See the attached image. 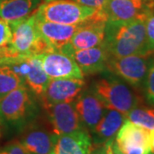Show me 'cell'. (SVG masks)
<instances>
[{
  "mask_svg": "<svg viewBox=\"0 0 154 154\" xmlns=\"http://www.w3.org/2000/svg\"><path fill=\"white\" fill-rule=\"evenodd\" d=\"M104 45L111 57L150 54L146 36V20L105 23Z\"/></svg>",
  "mask_w": 154,
  "mask_h": 154,
  "instance_id": "cell-1",
  "label": "cell"
},
{
  "mask_svg": "<svg viewBox=\"0 0 154 154\" xmlns=\"http://www.w3.org/2000/svg\"><path fill=\"white\" fill-rule=\"evenodd\" d=\"M89 90L106 108L117 110L125 116L140 103V97L131 86L108 71L102 73L101 76L94 80Z\"/></svg>",
  "mask_w": 154,
  "mask_h": 154,
  "instance_id": "cell-2",
  "label": "cell"
},
{
  "mask_svg": "<svg viewBox=\"0 0 154 154\" xmlns=\"http://www.w3.org/2000/svg\"><path fill=\"white\" fill-rule=\"evenodd\" d=\"M36 96L26 86L13 90L0 99V119L11 126L24 129L38 117Z\"/></svg>",
  "mask_w": 154,
  "mask_h": 154,
  "instance_id": "cell-3",
  "label": "cell"
},
{
  "mask_svg": "<svg viewBox=\"0 0 154 154\" xmlns=\"http://www.w3.org/2000/svg\"><path fill=\"white\" fill-rule=\"evenodd\" d=\"M10 25L12 38L9 47L13 57L38 56L53 51L38 32L34 12L27 18Z\"/></svg>",
  "mask_w": 154,
  "mask_h": 154,
  "instance_id": "cell-4",
  "label": "cell"
},
{
  "mask_svg": "<svg viewBox=\"0 0 154 154\" xmlns=\"http://www.w3.org/2000/svg\"><path fill=\"white\" fill-rule=\"evenodd\" d=\"M34 13L38 20L75 25L89 21L97 11L74 0H53L40 4Z\"/></svg>",
  "mask_w": 154,
  "mask_h": 154,
  "instance_id": "cell-5",
  "label": "cell"
},
{
  "mask_svg": "<svg viewBox=\"0 0 154 154\" xmlns=\"http://www.w3.org/2000/svg\"><path fill=\"white\" fill-rule=\"evenodd\" d=\"M152 56L134 54L121 57L110 56L106 69L132 88H140L144 86Z\"/></svg>",
  "mask_w": 154,
  "mask_h": 154,
  "instance_id": "cell-6",
  "label": "cell"
},
{
  "mask_svg": "<svg viewBox=\"0 0 154 154\" xmlns=\"http://www.w3.org/2000/svg\"><path fill=\"white\" fill-rule=\"evenodd\" d=\"M3 62L10 64L29 91L40 99L50 78L43 69L37 56H19L7 58Z\"/></svg>",
  "mask_w": 154,
  "mask_h": 154,
  "instance_id": "cell-7",
  "label": "cell"
},
{
  "mask_svg": "<svg viewBox=\"0 0 154 154\" xmlns=\"http://www.w3.org/2000/svg\"><path fill=\"white\" fill-rule=\"evenodd\" d=\"M151 133L126 119L112 140L114 153L149 154Z\"/></svg>",
  "mask_w": 154,
  "mask_h": 154,
  "instance_id": "cell-8",
  "label": "cell"
},
{
  "mask_svg": "<svg viewBox=\"0 0 154 154\" xmlns=\"http://www.w3.org/2000/svg\"><path fill=\"white\" fill-rule=\"evenodd\" d=\"M106 22L107 17L105 13L97 11L92 19L82 24L69 44L62 49L61 52L64 53L68 50L80 51L89 49L103 44Z\"/></svg>",
  "mask_w": 154,
  "mask_h": 154,
  "instance_id": "cell-9",
  "label": "cell"
},
{
  "mask_svg": "<svg viewBox=\"0 0 154 154\" xmlns=\"http://www.w3.org/2000/svg\"><path fill=\"white\" fill-rule=\"evenodd\" d=\"M154 11V0H107L105 12L107 21L126 22L146 20Z\"/></svg>",
  "mask_w": 154,
  "mask_h": 154,
  "instance_id": "cell-10",
  "label": "cell"
},
{
  "mask_svg": "<svg viewBox=\"0 0 154 154\" xmlns=\"http://www.w3.org/2000/svg\"><path fill=\"white\" fill-rule=\"evenodd\" d=\"M43 109L52 128V133L61 135L86 129L78 116L74 102L58 103L45 106Z\"/></svg>",
  "mask_w": 154,
  "mask_h": 154,
  "instance_id": "cell-11",
  "label": "cell"
},
{
  "mask_svg": "<svg viewBox=\"0 0 154 154\" xmlns=\"http://www.w3.org/2000/svg\"><path fill=\"white\" fill-rule=\"evenodd\" d=\"M37 57L50 79H83L82 70L68 54L52 51Z\"/></svg>",
  "mask_w": 154,
  "mask_h": 154,
  "instance_id": "cell-12",
  "label": "cell"
},
{
  "mask_svg": "<svg viewBox=\"0 0 154 154\" xmlns=\"http://www.w3.org/2000/svg\"><path fill=\"white\" fill-rule=\"evenodd\" d=\"M83 79H50L40 97L42 107L58 103L74 102L83 91Z\"/></svg>",
  "mask_w": 154,
  "mask_h": 154,
  "instance_id": "cell-13",
  "label": "cell"
},
{
  "mask_svg": "<svg viewBox=\"0 0 154 154\" xmlns=\"http://www.w3.org/2000/svg\"><path fill=\"white\" fill-rule=\"evenodd\" d=\"M64 53L75 60L83 75L102 74L107 71L106 65L110 55L104 44L80 51L68 50Z\"/></svg>",
  "mask_w": 154,
  "mask_h": 154,
  "instance_id": "cell-14",
  "label": "cell"
},
{
  "mask_svg": "<svg viewBox=\"0 0 154 154\" xmlns=\"http://www.w3.org/2000/svg\"><path fill=\"white\" fill-rule=\"evenodd\" d=\"M80 120L88 132H92L106 110V106L89 89L82 91L74 101Z\"/></svg>",
  "mask_w": 154,
  "mask_h": 154,
  "instance_id": "cell-15",
  "label": "cell"
},
{
  "mask_svg": "<svg viewBox=\"0 0 154 154\" xmlns=\"http://www.w3.org/2000/svg\"><path fill=\"white\" fill-rule=\"evenodd\" d=\"M19 142L28 154H50L53 151L56 134L33 122L25 128Z\"/></svg>",
  "mask_w": 154,
  "mask_h": 154,
  "instance_id": "cell-16",
  "label": "cell"
},
{
  "mask_svg": "<svg viewBox=\"0 0 154 154\" xmlns=\"http://www.w3.org/2000/svg\"><path fill=\"white\" fill-rule=\"evenodd\" d=\"M82 24V23L66 25L36 19V26L39 33L47 41L51 48L57 51H61L64 46L69 44Z\"/></svg>",
  "mask_w": 154,
  "mask_h": 154,
  "instance_id": "cell-17",
  "label": "cell"
},
{
  "mask_svg": "<svg viewBox=\"0 0 154 154\" xmlns=\"http://www.w3.org/2000/svg\"><path fill=\"white\" fill-rule=\"evenodd\" d=\"M93 140L87 129L56 135L55 154H92Z\"/></svg>",
  "mask_w": 154,
  "mask_h": 154,
  "instance_id": "cell-18",
  "label": "cell"
},
{
  "mask_svg": "<svg viewBox=\"0 0 154 154\" xmlns=\"http://www.w3.org/2000/svg\"><path fill=\"white\" fill-rule=\"evenodd\" d=\"M125 120L126 116L117 110L107 108L99 123L91 132L94 146H101L113 140Z\"/></svg>",
  "mask_w": 154,
  "mask_h": 154,
  "instance_id": "cell-19",
  "label": "cell"
},
{
  "mask_svg": "<svg viewBox=\"0 0 154 154\" xmlns=\"http://www.w3.org/2000/svg\"><path fill=\"white\" fill-rule=\"evenodd\" d=\"M41 0H0V17L10 24L32 15Z\"/></svg>",
  "mask_w": 154,
  "mask_h": 154,
  "instance_id": "cell-20",
  "label": "cell"
},
{
  "mask_svg": "<svg viewBox=\"0 0 154 154\" xmlns=\"http://www.w3.org/2000/svg\"><path fill=\"white\" fill-rule=\"evenodd\" d=\"M22 86L25 85L11 65L0 61V99Z\"/></svg>",
  "mask_w": 154,
  "mask_h": 154,
  "instance_id": "cell-21",
  "label": "cell"
},
{
  "mask_svg": "<svg viewBox=\"0 0 154 154\" xmlns=\"http://www.w3.org/2000/svg\"><path fill=\"white\" fill-rule=\"evenodd\" d=\"M126 119L147 129L154 130V107L138 105L126 115Z\"/></svg>",
  "mask_w": 154,
  "mask_h": 154,
  "instance_id": "cell-22",
  "label": "cell"
},
{
  "mask_svg": "<svg viewBox=\"0 0 154 154\" xmlns=\"http://www.w3.org/2000/svg\"><path fill=\"white\" fill-rule=\"evenodd\" d=\"M143 87L145 89L146 99L151 105H154V55L150 62L148 71Z\"/></svg>",
  "mask_w": 154,
  "mask_h": 154,
  "instance_id": "cell-23",
  "label": "cell"
},
{
  "mask_svg": "<svg viewBox=\"0 0 154 154\" xmlns=\"http://www.w3.org/2000/svg\"><path fill=\"white\" fill-rule=\"evenodd\" d=\"M146 36L147 51L150 54L154 55V11L146 20Z\"/></svg>",
  "mask_w": 154,
  "mask_h": 154,
  "instance_id": "cell-24",
  "label": "cell"
},
{
  "mask_svg": "<svg viewBox=\"0 0 154 154\" xmlns=\"http://www.w3.org/2000/svg\"><path fill=\"white\" fill-rule=\"evenodd\" d=\"M12 38V30L10 23L0 17V48L9 47Z\"/></svg>",
  "mask_w": 154,
  "mask_h": 154,
  "instance_id": "cell-25",
  "label": "cell"
},
{
  "mask_svg": "<svg viewBox=\"0 0 154 154\" xmlns=\"http://www.w3.org/2000/svg\"><path fill=\"white\" fill-rule=\"evenodd\" d=\"M0 154H28V152L19 142L14 140L0 147Z\"/></svg>",
  "mask_w": 154,
  "mask_h": 154,
  "instance_id": "cell-26",
  "label": "cell"
},
{
  "mask_svg": "<svg viewBox=\"0 0 154 154\" xmlns=\"http://www.w3.org/2000/svg\"><path fill=\"white\" fill-rule=\"evenodd\" d=\"M74 1L82 5L87 6L88 8L94 9L98 12L105 14V9L107 0H74Z\"/></svg>",
  "mask_w": 154,
  "mask_h": 154,
  "instance_id": "cell-27",
  "label": "cell"
},
{
  "mask_svg": "<svg viewBox=\"0 0 154 154\" xmlns=\"http://www.w3.org/2000/svg\"><path fill=\"white\" fill-rule=\"evenodd\" d=\"M112 140H110L109 141L105 142L104 145L100 146L101 154H115L112 149Z\"/></svg>",
  "mask_w": 154,
  "mask_h": 154,
  "instance_id": "cell-28",
  "label": "cell"
},
{
  "mask_svg": "<svg viewBox=\"0 0 154 154\" xmlns=\"http://www.w3.org/2000/svg\"><path fill=\"white\" fill-rule=\"evenodd\" d=\"M11 57H13V56L10 51V47L0 48V61H4Z\"/></svg>",
  "mask_w": 154,
  "mask_h": 154,
  "instance_id": "cell-29",
  "label": "cell"
},
{
  "mask_svg": "<svg viewBox=\"0 0 154 154\" xmlns=\"http://www.w3.org/2000/svg\"><path fill=\"white\" fill-rule=\"evenodd\" d=\"M149 154H154V130H152L151 133V143H150Z\"/></svg>",
  "mask_w": 154,
  "mask_h": 154,
  "instance_id": "cell-30",
  "label": "cell"
},
{
  "mask_svg": "<svg viewBox=\"0 0 154 154\" xmlns=\"http://www.w3.org/2000/svg\"><path fill=\"white\" fill-rule=\"evenodd\" d=\"M101 146H102V145H101ZM92 154H101L100 146H93Z\"/></svg>",
  "mask_w": 154,
  "mask_h": 154,
  "instance_id": "cell-31",
  "label": "cell"
},
{
  "mask_svg": "<svg viewBox=\"0 0 154 154\" xmlns=\"http://www.w3.org/2000/svg\"><path fill=\"white\" fill-rule=\"evenodd\" d=\"M1 123H2V121H1V119H0V138L2 136V128H1Z\"/></svg>",
  "mask_w": 154,
  "mask_h": 154,
  "instance_id": "cell-32",
  "label": "cell"
},
{
  "mask_svg": "<svg viewBox=\"0 0 154 154\" xmlns=\"http://www.w3.org/2000/svg\"><path fill=\"white\" fill-rule=\"evenodd\" d=\"M45 2H49V1H53V0H45Z\"/></svg>",
  "mask_w": 154,
  "mask_h": 154,
  "instance_id": "cell-33",
  "label": "cell"
},
{
  "mask_svg": "<svg viewBox=\"0 0 154 154\" xmlns=\"http://www.w3.org/2000/svg\"><path fill=\"white\" fill-rule=\"evenodd\" d=\"M50 154H55V153H54V152L52 151V152H51V153H50Z\"/></svg>",
  "mask_w": 154,
  "mask_h": 154,
  "instance_id": "cell-34",
  "label": "cell"
}]
</instances>
